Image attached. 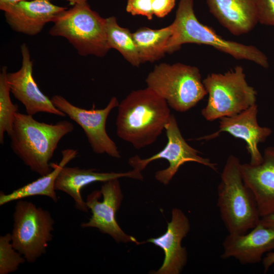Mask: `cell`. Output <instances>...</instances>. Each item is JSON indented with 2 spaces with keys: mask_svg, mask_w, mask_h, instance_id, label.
I'll use <instances>...</instances> for the list:
<instances>
[{
  "mask_svg": "<svg viewBox=\"0 0 274 274\" xmlns=\"http://www.w3.org/2000/svg\"><path fill=\"white\" fill-rule=\"evenodd\" d=\"M262 156L259 164L240 166L243 181L254 196L261 217L274 213V147L265 149Z\"/></svg>",
  "mask_w": 274,
  "mask_h": 274,
  "instance_id": "obj_17",
  "label": "cell"
},
{
  "mask_svg": "<svg viewBox=\"0 0 274 274\" xmlns=\"http://www.w3.org/2000/svg\"><path fill=\"white\" fill-rule=\"evenodd\" d=\"M66 8L49 0L19 1L5 11L7 22L14 31L29 36L40 32L45 24L54 21Z\"/></svg>",
  "mask_w": 274,
  "mask_h": 274,
  "instance_id": "obj_16",
  "label": "cell"
},
{
  "mask_svg": "<svg viewBox=\"0 0 274 274\" xmlns=\"http://www.w3.org/2000/svg\"><path fill=\"white\" fill-rule=\"evenodd\" d=\"M74 129L67 120L48 124L18 111L9 135L10 146L26 166L42 176L52 170L50 161L60 141Z\"/></svg>",
  "mask_w": 274,
  "mask_h": 274,
  "instance_id": "obj_2",
  "label": "cell"
},
{
  "mask_svg": "<svg viewBox=\"0 0 274 274\" xmlns=\"http://www.w3.org/2000/svg\"><path fill=\"white\" fill-rule=\"evenodd\" d=\"M106 31L110 49L117 50L132 66L138 67L142 64L132 33L120 26L115 17L106 18Z\"/></svg>",
  "mask_w": 274,
  "mask_h": 274,
  "instance_id": "obj_22",
  "label": "cell"
},
{
  "mask_svg": "<svg viewBox=\"0 0 274 274\" xmlns=\"http://www.w3.org/2000/svg\"><path fill=\"white\" fill-rule=\"evenodd\" d=\"M123 197L118 179L104 182L100 190H94L87 196L86 203L92 215L88 222L81 224V227L96 228L117 243L141 244L135 237L126 234L116 221V213Z\"/></svg>",
  "mask_w": 274,
  "mask_h": 274,
  "instance_id": "obj_11",
  "label": "cell"
},
{
  "mask_svg": "<svg viewBox=\"0 0 274 274\" xmlns=\"http://www.w3.org/2000/svg\"><path fill=\"white\" fill-rule=\"evenodd\" d=\"M51 100L58 110L81 127L95 153L106 154L115 158L121 157L116 144L108 135L106 129L109 114L119 105L117 97H112L103 109L89 110L76 106L60 95H53Z\"/></svg>",
  "mask_w": 274,
  "mask_h": 274,
  "instance_id": "obj_10",
  "label": "cell"
},
{
  "mask_svg": "<svg viewBox=\"0 0 274 274\" xmlns=\"http://www.w3.org/2000/svg\"><path fill=\"white\" fill-rule=\"evenodd\" d=\"M172 34L170 25L160 29L142 27L132 33L141 63L153 62L164 57Z\"/></svg>",
  "mask_w": 274,
  "mask_h": 274,
  "instance_id": "obj_21",
  "label": "cell"
},
{
  "mask_svg": "<svg viewBox=\"0 0 274 274\" xmlns=\"http://www.w3.org/2000/svg\"><path fill=\"white\" fill-rule=\"evenodd\" d=\"M257 4L259 22L274 26V0H257Z\"/></svg>",
  "mask_w": 274,
  "mask_h": 274,
  "instance_id": "obj_26",
  "label": "cell"
},
{
  "mask_svg": "<svg viewBox=\"0 0 274 274\" xmlns=\"http://www.w3.org/2000/svg\"><path fill=\"white\" fill-rule=\"evenodd\" d=\"M258 106L254 104L241 113L230 117L220 119L219 130L211 134L197 139L209 140L218 137L221 132H226L235 138L244 140L250 155V164L257 165L263 159L258 145L264 142L270 135L272 130L260 126L257 122Z\"/></svg>",
  "mask_w": 274,
  "mask_h": 274,
  "instance_id": "obj_13",
  "label": "cell"
},
{
  "mask_svg": "<svg viewBox=\"0 0 274 274\" xmlns=\"http://www.w3.org/2000/svg\"><path fill=\"white\" fill-rule=\"evenodd\" d=\"M78 151L73 149H66L61 151L62 158L60 162L51 163L52 170L49 174L42 176L35 181L27 184L9 194L0 192V206L10 202L22 199L33 196H45L51 199L54 202L58 200L55 182L57 175L62 167L66 166L78 155Z\"/></svg>",
  "mask_w": 274,
  "mask_h": 274,
  "instance_id": "obj_20",
  "label": "cell"
},
{
  "mask_svg": "<svg viewBox=\"0 0 274 274\" xmlns=\"http://www.w3.org/2000/svg\"><path fill=\"white\" fill-rule=\"evenodd\" d=\"M210 12L234 36L251 31L258 21L257 0H207Z\"/></svg>",
  "mask_w": 274,
  "mask_h": 274,
  "instance_id": "obj_19",
  "label": "cell"
},
{
  "mask_svg": "<svg viewBox=\"0 0 274 274\" xmlns=\"http://www.w3.org/2000/svg\"><path fill=\"white\" fill-rule=\"evenodd\" d=\"M222 245V259L233 258L243 265L256 264L274 250V228L258 223L245 234H228Z\"/></svg>",
  "mask_w": 274,
  "mask_h": 274,
  "instance_id": "obj_15",
  "label": "cell"
},
{
  "mask_svg": "<svg viewBox=\"0 0 274 274\" xmlns=\"http://www.w3.org/2000/svg\"><path fill=\"white\" fill-rule=\"evenodd\" d=\"M202 82L209 97L201 113L207 121L235 115L256 104L257 91L248 84L241 66L224 74L211 73Z\"/></svg>",
  "mask_w": 274,
  "mask_h": 274,
  "instance_id": "obj_7",
  "label": "cell"
},
{
  "mask_svg": "<svg viewBox=\"0 0 274 274\" xmlns=\"http://www.w3.org/2000/svg\"><path fill=\"white\" fill-rule=\"evenodd\" d=\"M13 218L12 245L26 262L33 263L47 252L54 220L48 211L22 199L17 200Z\"/></svg>",
  "mask_w": 274,
  "mask_h": 274,
  "instance_id": "obj_8",
  "label": "cell"
},
{
  "mask_svg": "<svg viewBox=\"0 0 274 274\" xmlns=\"http://www.w3.org/2000/svg\"><path fill=\"white\" fill-rule=\"evenodd\" d=\"M171 115L166 101L151 89L133 90L118 106V136L140 149L154 143Z\"/></svg>",
  "mask_w": 274,
  "mask_h": 274,
  "instance_id": "obj_1",
  "label": "cell"
},
{
  "mask_svg": "<svg viewBox=\"0 0 274 274\" xmlns=\"http://www.w3.org/2000/svg\"><path fill=\"white\" fill-rule=\"evenodd\" d=\"M176 0H153L152 10L154 16L163 18L174 8Z\"/></svg>",
  "mask_w": 274,
  "mask_h": 274,
  "instance_id": "obj_27",
  "label": "cell"
},
{
  "mask_svg": "<svg viewBox=\"0 0 274 274\" xmlns=\"http://www.w3.org/2000/svg\"><path fill=\"white\" fill-rule=\"evenodd\" d=\"M145 82L169 107L180 112L190 110L208 94L199 69L180 62L155 65Z\"/></svg>",
  "mask_w": 274,
  "mask_h": 274,
  "instance_id": "obj_6",
  "label": "cell"
},
{
  "mask_svg": "<svg viewBox=\"0 0 274 274\" xmlns=\"http://www.w3.org/2000/svg\"><path fill=\"white\" fill-rule=\"evenodd\" d=\"M22 65L17 72L8 73L7 80L13 95L25 107L26 114L45 113L65 117L51 99L39 89L32 76V61L25 44L21 46Z\"/></svg>",
  "mask_w": 274,
  "mask_h": 274,
  "instance_id": "obj_12",
  "label": "cell"
},
{
  "mask_svg": "<svg viewBox=\"0 0 274 274\" xmlns=\"http://www.w3.org/2000/svg\"><path fill=\"white\" fill-rule=\"evenodd\" d=\"M170 26L172 34L167 53L177 51L184 44H204L235 59L249 60L265 68L268 67L267 57L256 47L225 40L211 28L201 23L194 13L193 0H180L175 20Z\"/></svg>",
  "mask_w": 274,
  "mask_h": 274,
  "instance_id": "obj_4",
  "label": "cell"
},
{
  "mask_svg": "<svg viewBox=\"0 0 274 274\" xmlns=\"http://www.w3.org/2000/svg\"><path fill=\"white\" fill-rule=\"evenodd\" d=\"M152 3L153 0H127L126 11L132 15H141L151 20L154 16Z\"/></svg>",
  "mask_w": 274,
  "mask_h": 274,
  "instance_id": "obj_25",
  "label": "cell"
},
{
  "mask_svg": "<svg viewBox=\"0 0 274 274\" xmlns=\"http://www.w3.org/2000/svg\"><path fill=\"white\" fill-rule=\"evenodd\" d=\"M241 164L237 157L228 156L217 188V205L230 234L246 233L261 218L254 196L243 181Z\"/></svg>",
  "mask_w": 274,
  "mask_h": 274,
  "instance_id": "obj_3",
  "label": "cell"
},
{
  "mask_svg": "<svg viewBox=\"0 0 274 274\" xmlns=\"http://www.w3.org/2000/svg\"><path fill=\"white\" fill-rule=\"evenodd\" d=\"M190 229L189 220L179 209L174 208L172 219L167 223L166 232L162 235L148 239L141 243H151L162 249L164 258L161 266L155 272L156 274H179L187 261L186 248L182 246V241Z\"/></svg>",
  "mask_w": 274,
  "mask_h": 274,
  "instance_id": "obj_14",
  "label": "cell"
},
{
  "mask_svg": "<svg viewBox=\"0 0 274 274\" xmlns=\"http://www.w3.org/2000/svg\"><path fill=\"white\" fill-rule=\"evenodd\" d=\"M26 261L12 243L11 233L0 236V274H9L16 271Z\"/></svg>",
  "mask_w": 274,
  "mask_h": 274,
  "instance_id": "obj_24",
  "label": "cell"
},
{
  "mask_svg": "<svg viewBox=\"0 0 274 274\" xmlns=\"http://www.w3.org/2000/svg\"><path fill=\"white\" fill-rule=\"evenodd\" d=\"M7 67L4 66L0 73V143L4 142V134L12 131L15 115L18 106L10 97V88L7 80Z\"/></svg>",
  "mask_w": 274,
  "mask_h": 274,
  "instance_id": "obj_23",
  "label": "cell"
},
{
  "mask_svg": "<svg viewBox=\"0 0 274 274\" xmlns=\"http://www.w3.org/2000/svg\"><path fill=\"white\" fill-rule=\"evenodd\" d=\"M264 272L268 270L271 266L274 264V251H271L266 254L262 260Z\"/></svg>",
  "mask_w": 274,
  "mask_h": 274,
  "instance_id": "obj_29",
  "label": "cell"
},
{
  "mask_svg": "<svg viewBox=\"0 0 274 274\" xmlns=\"http://www.w3.org/2000/svg\"><path fill=\"white\" fill-rule=\"evenodd\" d=\"M53 23L50 35L66 39L81 56L104 57L111 49L107 40L106 18L92 10L87 1L65 10Z\"/></svg>",
  "mask_w": 274,
  "mask_h": 274,
  "instance_id": "obj_5",
  "label": "cell"
},
{
  "mask_svg": "<svg viewBox=\"0 0 274 274\" xmlns=\"http://www.w3.org/2000/svg\"><path fill=\"white\" fill-rule=\"evenodd\" d=\"M259 223L263 225L274 228V213L261 217Z\"/></svg>",
  "mask_w": 274,
  "mask_h": 274,
  "instance_id": "obj_30",
  "label": "cell"
},
{
  "mask_svg": "<svg viewBox=\"0 0 274 274\" xmlns=\"http://www.w3.org/2000/svg\"><path fill=\"white\" fill-rule=\"evenodd\" d=\"M129 178L143 180L141 171L133 169L125 173L98 172L96 169L81 168L79 167L64 166L59 172L55 182V189L63 192L74 200L75 208L78 210L88 212L89 210L86 201L82 197L81 191L88 184L96 182H102Z\"/></svg>",
  "mask_w": 274,
  "mask_h": 274,
  "instance_id": "obj_18",
  "label": "cell"
},
{
  "mask_svg": "<svg viewBox=\"0 0 274 274\" xmlns=\"http://www.w3.org/2000/svg\"><path fill=\"white\" fill-rule=\"evenodd\" d=\"M164 129L167 138L164 148L147 158L142 159L137 155L130 157L128 163L133 169L142 172L151 162L159 159H166L169 166L165 169L156 172L155 175V179L164 185L169 183L180 167L186 162H195L217 171L216 163L200 156L199 151L185 141L173 114H171Z\"/></svg>",
  "mask_w": 274,
  "mask_h": 274,
  "instance_id": "obj_9",
  "label": "cell"
},
{
  "mask_svg": "<svg viewBox=\"0 0 274 274\" xmlns=\"http://www.w3.org/2000/svg\"><path fill=\"white\" fill-rule=\"evenodd\" d=\"M23 0H0V9L5 11L9 7L14 4ZM51 1V0H49ZM70 2L72 5H75L76 3H80L87 0H66Z\"/></svg>",
  "mask_w": 274,
  "mask_h": 274,
  "instance_id": "obj_28",
  "label": "cell"
}]
</instances>
